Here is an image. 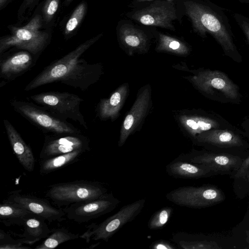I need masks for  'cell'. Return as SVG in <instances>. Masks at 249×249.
Returning <instances> with one entry per match:
<instances>
[{
    "instance_id": "e575fe53",
    "label": "cell",
    "mask_w": 249,
    "mask_h": 249,
    "mask_svg": "<svg viewBox=\"0 0 249 249\" xmlns=\"http://www.w3.org/2000/svg\"><path fill=\"white\" fill-rule=\"evenodd\" d=\"M149 248L151 249H177L178 247L170 241L160 239L153 242Z\"/></svg>"
},
{
    "instance_id": "ab89813d",
    "label": "cell",
    "mask_w": 249,
    "mask_h": 249,
    "mask_svg": "<svg viewBox=\"0 0 249 249\" xmlns=\"http://www.w3.org/2000/svg\"><path fill=\"white\" fill-rule=\"evenodd\" d=\"M246 240L249 246V230L246 231Z\"/></svg>"
},
{
    "instance_id": "f546056e",
    "label": "cell",
    "mask_w": 249,
    "mask_h": 249,
    "mask_svg": "<svg viewBox=\"0 0 249 249\" xmlns=\"http://www.w3.org/2000/svg\"><path fill=\"white\" fill-rule=\"evenodd\" d=\"M87 10V5L82 2L75 9L65 26L64 34L68 35L73 32L82 20Z\"/></svg>"
},
{
    "instance_id": "d590c367",
    "label": "cell",
    "mask_w": 249,
    "mask_h": 249,
    "mask_svg": "<svg viewBox=\"0 0 249 249\" xmlns=\"http://www.w3.org/2000/svg\"><path fill=\"white\" fill-rule=\"evenodd\" d=\"M154 0H132L129 7L133 9H138L146 6L150 1Z\"/></svg>"
},
{
    "instance_id": "cb8c5ba5",
    "label": "cell",
    "mask_w": 249,
    "mask_h": 249,
    "mask_svg": "<svg viewBox=\"0 0 249 249\" xmlns=\"http://www.w3.org/2000/svg\"><path fill=\"white\" fill-rule=\"evenodd\" d=\"M172 240L178 248L182 249H220L214 241L208 240L197 234L185 231L173 233Z\"/></svg>"
},
{
    "instance_id": "60d3db41",
    "label": "cell",
    "mask_w": 249,
    "mask_h": 249,
    "mask_svg": "<svg viewBox=\"0 0 249 249\" xmlns=\"http://www.w3.org/2000/svg\"><path fill=\"white\" fill-rule=\"evenodd\" d=\"M100 243V242H98L96 244H93V245H91L90 247H89L88 248L89 249H93L94 248V247H97V246H98V245H99Z\"/></svg>"
},
{
    "instance_id": "f1b7e54d",
    "label": "cell",
    "mask_w": 249,
    "mask_h": 249,
    "mask_svg": "<svg viewBox=\"0 0 249 249\" xmlns=\"http://www.w3.org/2000/svg\"><path fill=\"white\" fill-rule=\"evenodd\" d=\"M173 212V209L169 206L164 207L155 212L148 220V229L157 230L163 228L169 221Z\"/></svg>"
},
{
    "instance_id": "2e32d148",
    "label": "cell",
    "mask_w": 249,
    "mask_h": 249,
    "mask_svg": "<svg viewBox=\"0 0 249 249\" xmlns=\"http://www.w3.org/2000/svg\"><path fill=\"white\" fill-rule=\"evenodd\" d=\"M177 158L203 165L213 173L236 171L243 161L239 157L228 153L196 151L181 155Z\"/></svg>"
},
{
    "instance_id": "8fae6325",
    "label": "cell",
    "mask_w": 249,
    "mask_h": 249,
    "mask_svg": "<svg viewBox=\"0 0 249 249\" xmlns=\"http://www.w3.org/2000/svg\"><path fill=\"white\" fill-rule=\"evenodd\" d=\"M120 202L111 192L96 199L71 204L62 209L69 220L83 223L112 212Z\"/></svg>"
},
{
    "instance_id": "44dd1931",
    "label": "cell",
    "mask_w": 249,
    "mask_h": 249,
    "mask_svg": "<svg viewBox=\"0 0 249 249\" xmlns=\"http://www.w3.org/2000/svg\"><path fill=\"white\" fill-rule=\"evenodd\" d=\"M168 175L176 178L197 179L213 175L205 166L177 158L165 167Z\"/></svg>"
},
{
    "instance_id": "b9f144b4",
    "label": "cell",
    "mask_w": 249,
    "mask_h": 249,
    "mask_svg": "<svg viewBox=\"0 0 249 249\" xmlns=\"http://www.w3.org/2000/svg\"><path fill=\"white\" fill-rule=\"evenodd\" d=\"M244 2L249 3V0H243Z\"/></svg>"
},
{
    "instance_id": "52a82bcc",
    "label": "cell",
    "mask_w": 249,
    "mask_h": 249,
    "mask_svg": "<svg viewBox=\"0 0 249 249\" xmlns=\"http://www.w3.org/2000/svg\"><path fill=\"white\" fill-rule=\"evenodd\" d=\"M29 98L60 119H71L88 129L87 123L80 110V104L84 100L78 95L68 92L48 91Z\"/></svg>"
},
{
    "instance_id": "7402d4cb",
    "label": "cell",
    "mask_w": 249,
    "mask_h": 249,
    "mask_svg": "<svg viewBox=\"0 0 249 249\" xmlns=\"http://www.w3.org/2000/svg\"><path fill=\"white\" fill-rule=\"evenodd\" d=\"M128 92L124 84L119 87L108 98L101 99L96 108V115L103 121L114 120L119 115Z\"/></svg>"
},
{
    "instance_id": "74e56055",
    "label": "cell",
    "mask_w": 249,
    "mask_h": 249,
    "mask_svg": "<svg viewBox=\"0 0 249 249\" xmlns=\"http://www.w3.org/2000/svg\"><path fill=\"white\" fill-rule=\"evenodd\" d=\"M36 0H25L24 4L26 6H29L32 5Z\"/></svg>"
},
{
    "instance_id": "7c38bea8",
    "label": "cell",
    "mask_w": 249,
    "mask_h": 249,
    "mask_svg": "<svg viewBox=\"0 0 249 249\" xmlns=\"http://www.w3.org/2000/svg\"><path fill=\"white\" fill-rule=\"evenodd\" d=\"M242 129L236 126L231 128L212 129L198 135L194 139L199 145L214 149H232L249 146Z\"/></svg>"
},
{
    "instance_id": "7a4b0ae2",
    "label": "cell",
    "mask_w": 249,
    "mask_h": 249,
    "mask_svg": "<svg viewBox=\"0 0 249 249\" xmlns=\"http://www.w3.org/2000/svg\"><path fill=\"white\" fill-rule=\"evenodd\" d=\"M183 5L196 33L203 38L206 37L207 34H210L225 56L236 63L242 62L228 19L221 8L207 0H184Z\"/></svg>"
},
{
    "instance_id": "d6986e66",
    "label": "cell",
    "mask_w": 249,
    "mask_h": 249,
    "mask_svg": "<svg viewBox=\"0 0 249 249\" xmlns=\"http://www.w3.org/2000/svg\"><path fill=\"white\" fill-rule=\"evenodd\" d=\"M37 58L25 50L1 56L0 76L7 81H12L30 70L35 65Z\"/></svg>"
},
{
    "instance_id": "ffe728a7",
    "label": "cell",
    "mask_w": 249,
    "mask_h": 249,
    "mask_svg": "<svg viewBox=\"0 0 249 249\" xmlns=\"http://www.w3.org/2000/svg\"><path fill=\"white\" fill-rule=\"evenodd\" d=\"M3 123L10 143L19 162L25 170L33 172L36 159L31 148L8 120H3Z\"/></svg>"
},
{
    "instance_id": "4dcf8cb0",
    "label": "cell",
    "mask_w": 249,
    "mask_h": 249,
    "mask_svg": "<svg viewBox=\"0 0 249 249\" xmlns=\"http://www.w3.org/2000/svg\"><path fill=\"white\" fill-rule=\"evenodd\" d=\"M22 240L14 239L9 234L2 230L0 231V249H30V247L23 246Z\"/></svg>"
},
{
    "instance_id": "8992f818",
    "label": "cell",
    "mask_w": 249,
    "mask_h": 249,
    "mask_svg": "<svg viewBox=\"0 0 249 249\" xmlns=\"http://www.w3.org/2000/svg\"><path fill=\"white\" fill-rule=\"evenodd\" d=\"M14 110L44 133L82 134L81 131L67 121L60 119L42 107L33 102L11 99Z\"/></svg>"
},
{
    "instance_id": "9c48e42d",
    "label": "cell",
    "mask_w": 249,
    "mask_h": 249,
    "mask_svg": "<svg viewBox=\"0 0 249 249\" xmlns=\"http://www.w3.org/2000/svg\"><path fill=\"white\" fill-rule=\"evenodd\" d=\"M165 197L176 205L195 209L212 206L222 202L225 198L221 190L208 184L179 187L167 193Z\"/></svg>"
},
{
    "instance_id": "5b68a950",
    "label": "cell",
    "mask_w": 249,
    "mask_h": 249,
    "mask_svg": "<svg viewBox=\"0 0 249 249\" xmlns=\"http://www.w3.org/2000/svg\"><path fill=\"white\" fill-rule=\"evenodd\" d=\"M107 193L100 182L85 180L61 182L50 185L45 196L57 207L96 199Z\"/></svg>"
},
{
    "instance_id": "6da1fadb",
    "label": "cell",
    "mask_w": 249,
    "mask_h": 249,
    "mask_svg": "<svg viewBox=\"0 0 249 249\" xmlns=\"http://www.w3.org/2000/svg\"><path fill=\"white\" fill-rule=\"evenodd\" d=\"M100 34L77 46L68 54L45 67L25 87L29 91L40 86L60 82L82 91L96 83L103 73L101 63H89L82 54L102 36Z\"/></svg>"
},
{
    "instance_id": "d6a6232c",
    "label": "cell",
    "mask_w": 249,
    "mask_h": 249,
    "mask_svg": "<svg viewBox=\"0 0 249 249\" xmlns=\"http://www.w3.org/2000/svg\"><path fill=\"white\" fill-rule=\"evenodd\" d=\"M232 178L236 179L241 178L249 181V156L243 160L240 167Z\"/></svg>"
},
{
    "instance_id": "ac0fdd59",
    "label": "cell",
    "mask_w": 249,
    "mask_h": 249,
    "mask_svg": "<svg viewBox=\"0 0 249 249\" xmlns=\"http://www.w3.org/2000/svg\"><path fill=\"white\" fill-rule=\"evenodd\" d=\"M120 44L130 54L146 53L150 45V38L142 29L131 22L121 21L117 27Z\"/></svg>"
},
{
    "instance_id": "1f68e13d",
    "label": "cell",
    "mask_w": 249,
    "mask_h": 249,
    "mask_svg": "<svg viewBox=\"0 0 249 249\" xmlns=\"http://www.w3.org/2000/svg\"><path fill=\"white\" fill-rule=\"evenodd\" d=\"M60 0H46L43 7V18L45 22H49L55 14Z\"/></svg>"
},
{
    "instance_id": "83f0119b",
    "label": "cell",
    "mask_w": 249,
    "mask_h": 249,
    "mask_svg": "<svg viewBox=\"0 0 249 249\" xmlns=\"http://www.w3.org/2000/svg\"><path fill=\"white\" fill-rule=\"evenodd\" d=\"M79 234L70 232L64 228L54 229L40 244L37 246L36 249H53L60 244L68 241L78 239Z\"/></svg>"
},
{
    "instance_id": "603a6c76",
    "label": "cell",
    "mask_w": 249,
    "mask_h": 249,
    "mask_svg": "<svg viewBox=\"0 0 249 249\" xmlns=\"http://www.w3.org/2000/svg\"><path fill=\"white\" fill-rule=\"evenodd\" d=\"M42 217L31 213L26 218L23 225L24 232L18 236L23 244H33L49 236L51 232Z\"/></svg>"
},
{
    "instance_id": "5bb4252c",
    "label": "cell",
    "mask_w": 249,
    "mask_h": 249,
    "mask_svg": "<svg viewBox=\"0 0 249 249\" xmlns=\"http://www.w3.org/2000/svg\"><path fill=\"white\" fill-rule=\"evenodd\" d=\"M20 192V190L12 191L5 200L42 217L49 222H61L66 219V214L62 209L53 206L46 199L30 195L22 194Z\"/></svg>"
},
{
    "instance_id": "4316f807",
    "label": "cell",
    "mask_w": 249,
    "mask_h": 249,
    "mask_svg": "<svg viewBox=\"0 0 249 249\" xmlns=\"http://www.w3.org/2000/svg\"><path fill=\"white\" fill-rule=\"evenodd\" d=\"M157 44L156 50L176 55L184 56L190 52V48L185 42L172 36L157 33Z\"/></svg>"
},
{
    "instance_id": "4fadbf2b",
    "label": "cell",
    "mask_w": 249,
    "mask_h": 249,
    "mask_svg": "<svg viewBox=\"0 0 249 249\" xmlns=\"http://www.w3.org/2000/svg\"><path fill=\"white\" fill-rule=\"evenodd\" d=\"M90 149L89 138L82 134L46 135L39 159H46L78 150L87 152Z\"/></svg>"
},
{
    "instance_id": "f35d334b",
    "label": "cell",
    "mask_w": 249,
    "mask_h": 249,
    "mask_svg": "<svg viewBox=\"0 0 249 249\" xmlns=\"http://www.w3.org/2000/svg\"><path fill=\"white\" fill-rule=\"evenodd\" d=\"M8 0H0V9L3 8Z\"/></svg>"
},
{
    "instance_id": "9a60e30c",
    "label": "cell",
    "mask_w": 249,
    "mask_h": 249,
    "mask_svg": "<svg viewBox=\"0 0 249 249\" xmlns=\"http://www.w3.org/2000/svg\"><path fill=\"white\" fill-rule=\"evenodd\" d=\"M179 120L194 140L198 135L212 129L236 127L223 116L212 111L199 110L192 114L181 115Z\"/></svg>"
},
{
    "instance_id": "8d00e7d4",
    "label": "cell",
    "mask_w": 249,
    "mask_h": 249,
    "mask_svg": "<svg viewBox=\"0 0 249 249\" xmlns=\"http://www.w3.org/2000/svg\"><path fill=\"white\" fill-rule=\"evenodd\" d=\"M240 126L245 135L249 139V115L246 116L242 120Z\"/></svg>"
},
{
    "instance_id": "277c9868",
    "label": "cell",
    "mask_w": 249,
    "mask_h": 249,
    "mask_svg": "<svg viewBox=\"0 0 249 249\" xmlns=\"http://www.w3.org/2000/svg\"><path fill=\"white\" fill-rule=\"evenodd\" d=\"M41 27L40 15H36L22 27H12L11 34L0 40V56L8 49L15 47L38 57L46 47L49 37L48 33L41 30Z\"/></svg>"
},
{
    "instance_id": "7bdbcfd3",
    "label": "cell",
    "mask_w": 249,
    "mask_h": 249,
    "mask_svg": "<svg viewBox=\"0 0 249 249\" xmlns=\"http://www.w3.org/2000/svg\"><path fill=\"white\" fill-rule=\"evenodd\" d=\"M72 0H66V1L67 2H70Z\"/></svg>"
},
{
    "instance_id": "3957f363",
    "label": "cell",
    "mask_w": 249,
    "mask_h": 249,
    "mask_svg": "<svg viewBox=\"0 0 249 249\" xmlns=\"http://www.w3.org/2000/svg\"><path fill=\"white\" fill-rule=\"evenodd\" d=\"M190 80L199 92L210 100L236 105L242 102L239 87L222 71L200 68L194 71Z\"/></svg>"
},
{
    "instance_id": "836d02e7",
    "label": "cell",
    "mask_w": 249,
    "mask_h": 249,
    "mask_svg": "<svg viewBox=\"0 0 249 249\" xmlns=\"http://www.w3.org/2000/svg\"><path fill=\"white\" fill-rule=\"evenodd\" d=\"M234 18L245 34L249 44V18L238 13L234 15Z\"/></svg>"
},
{
    "instance_id": "30bf717a",
    "label": "cell",
    "mask_w": 249,
    "mask_h": 249,
    "mask_svg": "<svg viewBox=\"0 0 249 249\" xmlns=\"http://www.w3.org/2000/svg\"><path fill=\"white\" fill-rule=\"evenodd\" d=\"M127 17L142 25L175 31L174 25L178 14L175 4L167 0H155L142 8L135 9Z\"/></svg>"
},
{
    "instance_id": "e0dca14e",
    "label": "cell",
    "mask_w": 249,
    "mask_h": 249,
    "mask_svg": "<svg viewBox=\"0 0 249 249\" xmlns=\"http://www.w3.org/2000/svg\"><path fill=\"white\" fill-rule=\"evenodd\" d=\"M151 97V88L145 86L138 95L131 108L125 116L120 131L118 146L125 142L144 119L148 111Z\"/></svg>"
},
{
    "instance_id": "ba28073f",
    "label": "cell",
    "mask_w": 249,
    "mask_h": 249,
    "mask_svg": "<svg viewBox=\"0 0 249 249\" xmlns=\"http://www.w3.org/2000/svg\"><path fill=\"white\" fill-rule=\"evenodd\" d=\"M145 202V198H141L124 205L116 213L101 223H92L87 226V230L80 237L88 243L91 240L108 242L123 226L136 218L142 212Z\"/></svg>"
},
{
    "instance_id": "d4e9b609",
    "label": "cell",
    "mask_w": 249,
    "mask_h": 249,
    "mask_svg": "<svg viewBox=\"0 0 249 249\" xmlns=\"http://www.w3.org/2000/svg\"><path fill=\"white\" fill-rule=\"evenodd\" d=\"M86 152L85 150H78L40 160L39 174L42 176L47 175L73 163L77 161L81 156Z\"/></svg>"
},
{
    "instance_id": "484cf974",
    "label": "cell",
    "mask_w": 249,
    "mask_h": 249,
    "mask_svg": "<svg viewBox=\"0 0 249 249\" xmlns=\"http://www.w3.org/2000/svg\"><path fill=\"white\" fill-rule=\"evenodd\" d=\"M29 211L4 200L0 205V219L6 226H23L27 217L31 213Z\"/></svg>"
}]
</instances>
